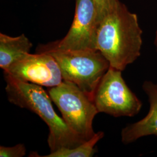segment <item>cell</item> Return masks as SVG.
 <instances>
[{
  "mask_svg": "<svg viewBox=\"0 0 157 157\" xmlns=\"http://www.w3.org/2000/svg\"><path fill=\"white\" fill-rule=\"evenodd\" d=\"M142 34L137 15L118 1L98 23L96 50L110 67L124 71L140 56Z\"/></svg>",
  "mask_w": 157,
  "mask_h": 157,
  "instance_id": "6da1fadb",
  "label": "cell"
},
{
  "mask_svg": "<svg viewBox=\"0 0 157 157\" xmlns=\"http://www.w3.org/2000/svg\"><path fill=\"white\" fill-rule=\"evenodd\" d=\"M4 75L8 101L37 114L48 126L50 132L47 141L50 152L62 147L74 148L86 141L76 135L63 118L56 114L50 95L41 86L23 82L6 73Z\"/></svg>",
  "mask_w": 157,
  "mask_h": 157,
  "instance_id": "7a4b0ae2",
  "label": "cell"
},
{
  "mask_svg": "<svg viewBox=\"0 0 157 157\" xmlns=\"http://www.w3.org/2000/svg\"><path fill=\"white\" fill-rule=\"evenodd\" d=\"M41 52L56 59L63 80L76 84L93 100L95 90L110 67L99 51L63 50L45 45L39 48L38 52Z\"/></svg>",
  "mask_w": 157,
  "mask_h": 157,
  "instance_id": "3957f363",
  "label": "cell"
},
{
  "mask_svg": "<svg viewBox=\"0 0 157 157\" xmlns=\"http://www.w3.org/2000/svg\"><path fill=\"white\" fill-rule=\"evenodd\" d=\"M47 91L65 122L76 135L84 141L94 136L93 122L98 112L89 95L76 84L65 80Z\"/></svg>",
  "mask_w": 157,
  "mask_h": 157,
  "instance_id": "277c9868",
  "label": "cell"
},
{
  "mask_svg": "<svg viewBox=\"0 0 157 157\" xmlns=\"http://www.w3.org/2000/svg\"><path fill=\"white\" fill-rule=\"evenodd\" d=\"M122 72L109 67L101 78L93 97L98 113L118 118L132 117L140 111L142 102L127 86Z\"/></svg>",
  "mask_w": 157,
  "mask_h": 157,
  "instance_id": "5b68a950",
  "label": "cell"
},
{
  "mask_svg": "<svg viewBox=\"0 0 157 157\" xmlns=\"http://www.w3.org/2000/svg\"><path fill=\"white\" fill-rule=\"evenodd\" d=\"M98 25L94 0H76L71 27L62 39L47 46L63 50H96Z\"/></svg>",
  "mask_w": 157,
  "mask_h": 157,
  "instance_id": "8992f818",
  "label": "cell"
},
{
  "mask_svg": "<svg viewBox=\"0 0 157 157\" xmlns=\"http://www.w3.org/2000/svg\"><path fill=\"white\" fill-rule=\"evenodd\" d=\"M4 73L23 82L52 87L63 81L56 59L48 53H30L13 63Z\"/></svg>",
  "mask_w": 157,
  "mask_h": 157,
  "instance_id": "52a82bcc",
  "label": "cell"
},
{
  "mask_svg": "<svg viewBox=\"0 0 157 157\" xmlns=\"http://www.w3.org/2000/svg\"><path fill=\"white\" fill-rule=\"evenodd\" d=\"M142 87L148 97L150 110L144 118L122 129L121 140L124 144L133 143L145 136H157V83L145 81Z\"/></svg>",
  "mask_w": 157,
  "mask_h": 157,
  "instance_id": "ba28073f",
  "label": "cell"
},
{
  "mask_svg": "<svg viewBox=\"0 0 157 157\" xmlns=\"http://www.w3.org/2000/svg\"><path fill=\"white\" fill-rule=\"evenodd\" d=\"M32 47V43L24 34L11 37L1 33L0 67L6 71L12 64L30 53Z\"/></svg>",
  "mask_w": 157,
  "mask_h": 157,
  "instance_id": "9c48e42d",
  "label": "cell"
},
{
  "mask_svg": "<svg viewBox=\"0 0 157 157\" xmlns=\"http://www.w3.org/2000/svg\"><path fill=\"white\" fill-rule=\"evenodd\" d=\"M104 132L100 131L89 140L86 141L80 145L72 148L62 147L56 151L50 152L48 155H40L36 152L30 154L29 157H91L96 152L95 146L98 141L103 138Z\"/></svg>",
  "mask_w": 157,
  "mask_h": 157,
  "instance_id": "30bf717a",
  "label": "cell"
},
{
  "mask_svg": "<svg viewBox=\"0 0 157 157\" xmlns=\"http://www.w3.org/2000/svg\"><path fill=\"white\" fill-rule=\"evenodd\" d=\"M26 148L23 144H18L13 147L0 146L1 157H22L26 155Z\"/></svg>",
  "mask_w": 157,
  "mask_h": 157,
  "instance_id": "8fae6325",
  "label": "cell"
},
{
  "mask_svg": "<svg viewBox=\"0 0 157 157\" xmlns=\"http://www.w3.org/2000/svg\"><path fill=\"white\" fill-rule=\"evenodd\" d=\"M119 0H94L98 23Z\"/></svg>",
  "mask_w": 157,
  "mask_h": 157,
  "instance_id": "7c38bea8",
  "label": "cell"
},
{
  "mask_svg": "<svg viewBox=\"0 0 157 157\" xmlns=\"http://www.w3.org/2000/svg\"><path fill=\"white\" fill-rule=\"evenodd\" d=\"M155 47H156V50H157V30L155 33Z\"/></svg>",
  "mask_w": 157,
  "mask_h": 157,
  "instance_id": "4fadbf2b",
  "label": "cell"
}]
</instances>
